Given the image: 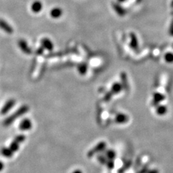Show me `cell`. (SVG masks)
I'll return each mask as SVG.
<instances>
[{
	"mask_svg": "<svg viewBox=\"0 0 173 173\" xmlns=\"http://www.w3.org/2000/svg\"><path fill=\"white\" fill-rule=\"evenodd\" d=\"M41 44L43 47L47 50L48 51H51L53 48V45L51 40L47 38L43 39L41 40Z\"/></svg>",
	"mask_w": 173,
	"mask_h": 173,
	"instance_id": "cell-6",
	"label": "cell"
},
{
	"mask_svg": "<svg viewBox=\"0 0 173 173\" xmlns=\"http://www.w3.org/2000/svg\"><path fill=\"white\" fill-rule=\"evenodd\" d=\"M18 45H19L20 49L22 50V51H23L24 53L27 55H30L32 53L31 48L29 47L28 44L24 40H23V39L20 40L19 42H18Z\"/></svg>",
	"mask_w": 173,
	"mask_h": 173,
	"instance_id": "cell-4",
	"label": "cell"
},
{
	"mask_svg": "<svg viewBox=\"0 0 173 173\" xmlns=\"http://www.w3.org/2000/svg\"><path fill=\"white\" fill-rule=\"evenodd\" d=\"M29 110H30V108H29V106L27 105H23L21 106L16 112H14L12 115H11L7 117V118L3 121V125L5 126H9V125L12 124L14 121L16 120L18 117H19L22 116H23L24 114L27 113L29 111Z\"/></svg>",
	"mask_w": 173,
	"mask_h": 173,
	"instance_id": "cell-1",
	"label": "cell"
},
{
	"mask_svg": "<svg viewBox=\"0 0 173 173\" xmlns=\"http://www.w3.org/2000/svg\"><path fill=\"white\" fill-rule=\"evenodd\" d=\"M16 104V101L14 99H9L8 101H6V103L3 105L2 107L0 113L1 115H5L7 113L9 112V110L12 108L13 106Z\"/></svg>",
	"mask_w": 173,
	"mask_h": 173,
	"instance_id": "cell-2",
	"label": "cell"
},
{
	"mask_svg": "<svg viewBox=\"0 0 173 173\" xmlns=\"http://www.w3.org/2000/svg\"><path fill=\"white\" fill-rule=\"evenodd\" d=\"M26 139V137L24 135H18L14 139V141H16L17 143H22L24 142Z\"/></svg>",
	"mask_w": 173,
	"mask_h": 173,
	"instance_id": "cell-11",
	"label": "cell"
},
{
	"mask_svg": "<svg viewBox=\"0 0 173 173\" xmlns=\"http://www.w3.org/2000/svg\"><path fill=\"white\" fill-rule=\"evenodd\" d=\"M42 9V3L39 1H35L32 3V10L34 13H39L41 11Z\"/></svg>",
	"mask_w": 173,
	"mask_h": 173,
	"instance_id": "cell-7",
	"label": "cell"
},
{
	"mask_svg": "<svg viewBox=\"0 0 173 173\" xmlns=\"http://www.w3.org/2000/svg\"><path fill=\"white\" fill-rule=\"evenodd\" d=\"M62 13V12L60 9L55 8V9H53L50 12V16L53 18H58L61 16Z\"/></svg>",
	"mask_w": 173,
	"mask_h": 173,
	"instance_id": "cell-9",
	"label": "cell"
},
{
	"mask_svg": "<svg viewBox=\"0 0 173 173\" xmlns=\"http://www.w3.org/2000/svg\"><path fill=\"white\" fill-rule=\"evenodd\" d=\"M75 173H80V172H75Z\"/></svg>",
	"mask_w": 173,
	"mask_h": 173,
	"instance_id": "cell-14",
	"label": "cell"
},
{
	"mask_svg": "<svg viewBox=\"0 0 173 173\" xmlns=\"http://www.w3.org/2000/svg\"><path fill=\"white\" fill-rule=\"evenodd\" d=\"M4 167H5L4 164H3V162L0 161V172L3 171V169H4Z\"/></svg>",
	"mask_w": 173,
	"mask_h": 173,
	"instance_id": "cell-13",
	"label": "cell"
},
{
	"mask_svg": "<svg viewBox=\"0 0 173 173\" xmlns=\"http://www.w3.org/2000/svg\"><path fill=\"white\" fill-rule=\"evenodd\" d=\"M10 149L12 151L14 152H17L18 150L19 149V144L16 142V141H13L11 142V144H10L9 146Z\"/></svg>",
	"mask_w": 173,
	"mask_h": 173,
	"instance_id": "cell-10",
	"label": "cell"
},
{
	"mask_svg": "<svg viewBox=\"0 0 173 173\" xmlns=\"http://www.w3.org/2000/svg\"><path fill=\"white\" fill-rule=\"evenodd\" d=\"M1 153L3 156L6 158H11L14 154V152L10 149V148H5V147L1 148Z\"/></svg>",
	"mask_w": 173,
	"mask_h": 173,
	"instance_id": "cell-8",
	"label": "cell"
},
{
	"mask_svg": "<svg viewBox=\"0 0 173 173\" xmlns=\"http://www.w3.org/2000/svg\"><path fill=\"white\" fill-rule=\"evenodd\" d=\"M19 130L21 131L30 130L32 128V123L29 119H24L21 121L19 124Z\"/></svg>",
	"mask_w": 173,
	"mask_h": 173,
	"instance_id": "cell-3",
	"label": "cell"
},
{
	"mask_svg": "<svg viewBox=\"0 0 173 173\" xmlns=\"http://www.w3.org/2000/svg\"><path fill=\"white\" fill-rule=\"evenodd\" d=\"M43 47H39V48L37 50V51H36L37 54L38 55H41L42 53H43Z\"/></svg>",
	"mask_w": 173,
	"mask_h": 173,
	"instance_id": "cell-12",
	"label": "cell"
},
{
	"mask_svg": "<svg viewBox=\"0 0 173 173\" xmlns=\"http://www.w3.org/2000/svg\"><path fill=\"white\" fill-rule=\"evenodd\" d=\"M0 28L9 34H12L14 32L12 27L7 23L5 21L1 19H0Z\"/></svg>",
	"mask_w": 173,
	"mask_h": 173,
	"instance_id": "cell-5",
	"label": "cell"
}]
</instances>
